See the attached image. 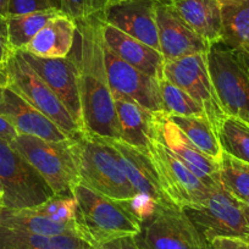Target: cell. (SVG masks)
<instances>
[{"label":"cell","mask_w":249,"mask_h":249,"mask_svg":"<svg viewBox=\"0 0 249 249\" xmlns=\"http://www.w3.org/2000/svg\"><path fill=\"white\" fill-rule=\"evenodd\" d=\"M9 85V78L8 75H6L5 70L3 68H0V88L8 87Z\"/></svg>","instance_id":"38"},{"label":"cell","mask_w":249,"mask_h":249,"mask_svg":"<svg viewBox=\"0 0 249 249\" xmlns=\"http://www.w3.org/2000/svg\"><path fill=\"white\" fill-rule=\"evenodd\" d=\"M242 208H243L244 215H246L247 221H248V225H249V198L246 200V202L242 203Z\"/></svg>","instance_id":"40"},{"label":"cell","mask_w":249,"mask_h":249,"mask_svg":"<svg viewBox=\"0 0 249 249\" xmlns=\"http://www.w3.org/2000/svg\"><path fill=\"white\" fill-rule=\"evenodd\" d=\"M0 225L9 229L45 234V236L66 234V236H77L82 238L80 229L76 225L59 224L38 214L33 209H8L0 207Z\"/></svg>","instance_id":"25"},{"label":"cell","mask_w":249,"mask_h":249,"mask_svg":"<svg viewBox=\"0 0 249 249\" xmlns=\"http://www.w3.org/2000/svg\"><path fill=\"white\" fill-rule=\"evenodd\" d=\"M207 243L208 249H249V241L236 237H216Z\"/></svg>","instance_id":"34"},{"label":"cell","mask_w":249,"mask_h":249,"mask_svg":"<svg viewBox=\"0 0 249 249\" xmlns=\"http://www.w3.org/2000/svg\"><path fill=\"white\" fill-rule=\"evenodd\" d=\"M135 241L141 249H208L204 237L177 207H158L155 214L143 222Z\"/></svg>","instance_id":"10"},{"label":"cell","mask_w":249,"mask_h":249,"mask_svg":"<svg viewBox=\"0 0 249 249\" xmlns=\"http://www.w3.org/2000/svg\"><path fill=\"white\" fill-rule=\"evenodd\" d=\"M73 197L78 207L81 237L94 248L141 233L142 224L124 203L110 199L82 183L76 184Z\"/></svg>","instance_id":"2"},{"label":"cell","mask_w":249,"mask_h":249,"mask_svg":"<svg viewBox=\"0 0 249 249\" xmlns=\"http://www.w3.org/2000/svg\"><path fill=\"white\" fill-rule=\"evenodd\" d=\"M1 204L8 209H31L54 196L37 170L10 144L0 140Z\"/></svg>","instance_id":"5"},{"label":"cell","mask_w":249,"mask_h":249,"mask_svg":"<svg viewBox=\"0 0 249 249\" xmlns=\"http://www.w3.org/2000/svg\"><path fill=\"white\" fill-rule=\"evenodd\" d=\"M121 141L149 157L150 148L158 138L155 114L135 100L114 95Z\"/></svg>","instance_id":"20"},{"label":"cell","mask_w":249,"mask_h":249,"mask_svg":"<svg viewBox=\"0 0 249 249\" xmlns=\"http://www.w3.org/2000/svg\"><path fill=\"white\" fill-rule=\"evenodd\" d=\"M3 69L9 78L8 87L52 120L68 137L76 138L85 133L52 88L20 53L14 50Z\"/></svg>","instance_id":"6"},{"label":"cell","mask_w":249,"mask_h":249,"mask_svg":"<svg viewBox=\"0 0 249 249\" xmlns=\"http://www.w3.org/2000/svg\"><path fill=\"white\" fill-rule=\"evenodd\" d=\"M103 140L115 150L124 175L127 176L128 181L137 191V193L150 197L157 203L158 207H176L162 191L154 165L148 155L121 140H115V138H103Z\"/></svg>","instance_id":"17"},{"label":"cell","mask_w":249,"mask_h":249,"mask_svg":"<svg viewBox=\"0 0 249 249\" xmlns=\"http://www.w3.org/2000/svg\"><path fill=\"white\" fill-rule=\"evenodd\" d=\"M0 115H3L20 135L35 136L50 142H61L70 138L52 120L10 87L0 88Z\"/></svg>","instance_id":"18"},{"label":"cell","mask_w":249,"mask_h":249,"mask_svg":"<svg viewBox=\"0 0 249 249\" xmlns=\"http://www.w3.org/2000/svg\"><path fill=\"white\" fill-rule=\"evenodd\" d=\"M107 80L114 95H124L152 112H165L159 82L117 56L103 42Z\"/></svg>","instance_id":"12"},{"label":"cell","mask_w":249,"mask_h":249,"mask_svg":"<svg viewBox=\"0 0 249 249\" xmlns=\"http://www.w3.org/2000/svg\"><path fill=\"white\" fill-rule=\"evenodd\" d=\"M9 11V0H0V14L8 18Z\"/></svg>","instance_id":"39"},{"label":"cell","mask_w":249,"mask_h":249,"mask_svg":"<svg viewBox=\"0 0 249 249\" xmlns=\"http://www.w3.org/2000/svg\"><path fill=\"white\" fill-rule=\"evenodd\" d=\"M221 44L249 57V0H222Z\"/></svg>","instance_id":"23"},{"label":"cell","mask_w":249,"mask_h":249,"mask_svg":"<svg viewBox=\"0 0 249 249\" xmlns=\"http://www.w3.org/2000/svg\"><path fill=\"white\" fill-rule=\"evenodd\" d=\"M92 249H102V248H99V247H97V248H92Z\"/></svg>","instance_id":"42"},{"label":"cell","mask_w":249,"mask_h":249,"mask_svg":"<svg viewBox=\"0 0 249 249\" xmlns=\"http://www.w3.org/2000/svg\"><path fill=\"white\" fill-rule=\"evenodd\" d=\"M21 56L35 69L36 72L52 88L56 97L65 105L81 130L86 133L78 90V68L72 50L65 57L45 59L25 50H18Z\"/></svg>","instance_id":"13"},{"label":"cell","mask_w":249,"mask_h":249,"mask_svg":"<svg viewBox=\"0 0 249 249\" xmlns=\"http://www.w3.org/2000/svg\"><path fill=\"white\" fill-rule=\"evenodd\" d=\"M100 30L104 44L117 56L155 78L158 82L164 78L165 59L161 53L107 25L104 21H102Z\"/></svg>","instance_id":"19"},{"label":"cell","mask_w":249,"mask_h":249,"mask_svg":"<svg viewBox=\"0 0 249 249\" xmlns=\"http://www.w3.org/2000/svg\"><path fill=\"white\" fill-rule=\"evenodd\" d=\"M102 18L76 22L72 53L78 68V90L86 133L121 140L116 107L105 68Z\"/></svg>","instance_id":"1"},{"label":"cell","mask_w":249,"mask_h":249,"mask_svg":"<svg viewBox=\"0 0 249 249\" xmlns=\"http://www.w3.org/2000/svg\"><path fill=\"white\" fill-rule=\"evenodd\" d=\"M167 117L205 157L219 164L224 152L220 145L216 130L207 117L179 116V115H167Z\"/></svg>","instance_id":"26"},{"label":"cell","mask_w":249,"mask_h":249,"mask_svg":"<svg viewBox=\"0 0 249 249\" xmlns=\"http://www.w3.org/2000/svg\"><path fill=\"white\" fill-rule=\"evenodd\" d=\"M217 137L222 152L249 164V124L227 115L219 127Z\"/></svg>","instance_id":"28"},{"label":"cell","mask_w":249,"mask_h":249,"mask_svg":"<svg viewBox=\"0 0 249 249\" xmlns=\"http://www.w3.org/2000/svg\"><path fill=\"white\" fill-rule=\"evenodd\" d=\"M155 122L160 142L196 176L199 177L208 188H214L221 184L219 179V164L205 157L195 147L165 112H157Z\"/></svg>","instance_id":"16"},{"label":"cell","mask_w":249,"mask_h":249,"mask_svg":"<svg viewBox=\"0 0 249 249\" xmlns=\"http://www.w3.org/2000/svg\"><path fill=\"white\" fill-rule=\"evenodd\" d=\"M149 158L159 177L162 191L177 208L197 207L207 200L210 188L178 158L175 157L159 138L153 143Z\"/></svg>","instance_id":"11"},{"label":"cell","mask_w":249,"mask_h":249,"mask_svg":"<svg viewBox=\"0 0 249 249\" xmlns=\"http://www.w3.org/2000/svg\"><path fill=\"white\" fill-rule=\"evenodd\" d=\"M183 212L207 242L216 237H236L249 241V225L242 203L227 193L221 184L210 188L203 204L186 207Z\"/></svg>","instance_id":"8"},{"label":"cell","mask_w":249,"mask_h":249,"mask_svg":"<svg viewBox=\"0 0 249 249\" xmlns=\"http://www.w3.org/2000/svg\"><path fill=\"white\" fill-rule=\"evenodd\" d=\"M99 248L102 249H141L140 246L136 243L135 237H122V238L115 239V241L107 242L103 244Z\"/></svg>","instance_id":"36"},{"label":"cell","mask_w":249,"mask_h":249,"mask_svg":"<svg viewBox=\"0 0 249 249\" xmlns=\"http://www.w3.org/2000/svg\"><path fill=\"white\" fill-rule=\"evenodd\" d=\"M242 56H243V55H242ZM243 59H244V62H246L247 69H248V72H249V57H247V56H243Z\"/></svg>","instance_id":"41"},{"label":"cell","mask_w":249,"mask_h":249,"mask_svg":"<svg viewBox=\"0 0 249 249\" xmlns=\"http://www.w3.org/2000/svg\"><path fill=\"white\" fill-rule=\"evenodd\" d=\"M38 214L59 224L77 225L78 207L73 196H53L42 205L31 208ZM80 229V227H78ZM81 232V231H80Z\"/></svg>","instance_id":"31"},{"label":"cell","mask_w":249,"mask_h":249,"mask_svg":"<svg viewBox=\"0 0 249 249\" xmlns=\"http://www.w3.org/2000/svg\"><path fill=\"white\" fill-rule=\"evenodd\" d=\"M220 1H222V0H220Z\"/></svg>","instance_id":"45"},{"label":"cell","mask_w":249,"mask_h":249,"mask_svg":"<svg viewBox=\"0 0 249 249\" xmlns=\"http://www.w3.org/2000/svg\"><path fill=\"white\" fill-rule=\"evenodd\" d=\"M207 57L225 112L249 124V72L243 56L217 43L210 47Z\"/></svg>","instance_id":"7"},{"label":"cell","mask_w":249,"mask_h":249,"mask_svg":"<svg viewBox=\"0 0 249 249\" xmlns=\"http://www.w3.org/2000/svg\"><path fill=\"white\" fill-rule=\"evenodd\" d=\"M59 8L57 0H9L8 16L25 15Z\"/></svg>","instance_id":"33"},{"label":"cell","mask_w":249,"mask_h":249,"mask_svg":"<svg viewBox=\"0 0 249 249\" xmlns=\"http://www.w3.org/2000/svg\"><path fill=\"white\" fill-rule=\"evenodd\" d=\"M94 247L77 236H45L0 225V249H92Z\"/></svg>","instance_id":"24"},{"label":"cell","mask_w":249,"mask_h":249,"mask_svg":"<svg viewBox=\"0 0 249 249\" xmlns=\"http://www.w3.org/2000/svg\"><path fill=\"white\" fill-rule=\"evenodd\" d=\"M0 196H1V187H0Z\"/></svg>","instance_id":"43"},{"label":"cell","mask_w":249,"mask_h":249,"mask_svg":"<svg viewBox=\"0 0 249 249\" xmlns=\"http://www.w3.org/2000/svg\"><path fill=\"white\" fill-rule=\"evenodd\" d=\"M60 8L50 10L38 11V13L25 14V15L8 16V32L9 42L11 49L18 52L25 50L31 40L37 36V33L49 22L52 18L60 15Z\"/></svg>","instance_id":"27"},{"label":"cell","mask_w":249,"mask_h":249,"mask_svg":"<svg viewBox=\"0 0 249 249\" xmlns=\"http://www.w3.org/2000/svg\"><path fill=\"white\" fill-rule=\"evenodd\" d=\"M219 179L222 188L239 203L249 198V164L222 153L219 162Z\"/></svg>","instance_id":"29"},{"label":"cell","mask_w":249,"mask_h":249,"mask_svg":"<svg viewBox=\"0 0 249 249\" xmlns=\"http://www.w3.org/2000/svg\"><path fill=\"white\" fill-rule=\"evenodd\" d=\"M11 145L37 170L55 196H73L76 184L80 183L77 137L50 142L18 135Z\"/></svg>","instance_id":"3"},{"label":"cell","mask_w":249,"mask_h":249,"mask_svg":"<svg viewBox=\"0 0 249 249\" xmlns=\"http://www.w3.org/2000/svg\"><path fill=\"white\" fill-rule=\"evenodd\" d=\"M107 0H59V8L64 15L75 22L102 18Z\"/></svg>","instance_id":"32"},{"label":"cell","mask_w":249,"mask_h":249,"mask_svg":"<svg viewBox=\"0 0 249 249\" xmlns=\"http://www.w3.org/2000/svg\"><path fill=\"white\" fill-rule=\"evenodd\" d=\"M178 18L210 45L221 42L220 0H167Z\"/></svg>","instance_id":"21"},{"label":"cell","mask_w":249,"mask_h":249,"mask_svg":"<svg viewBox=\"0 0 249 249\" xmlns=\"http://www.w3.org/2000/svg\"><path fill=\"white\" fill-rule=\"evenodd\" d=\"M160 53L165 61L193 54H208L212 45L178 18L167 0L157 1Z\"/></svg>","instance_id":"15"},{"label":"cell","mask_w":249,"mask_h":249,"mask_svg":"<svg viewBox=\"0 0 249 249\" xmlns=\"http://www.w3.org/2000/svg\"><path fill=\"white\" fill-rule=\"evenodd\" d=\"M159 88L166 115L207 117L204 110L197 102L165 77L159 81Z\"/></svg>","instance_id":"30"},{"label":"cell","mask_w":249,"mask_h":249,"mask_svg":"<svg viewBox=\"0 0 249 249\" xmlns=\"http://www.w3.org/2000/svg\"><path fill=\"white\" fill-rule=\"evenodd\" d=\"M0 204H1V196H0Z\"/></svg>","instance_id":"44"},{"label":"cell","mask_w":249,"mask_h":249,"mask_svg":"<svg viewBox=\"0 0 249 249\" xmlns=\"http://www.w3.org/2000/svg\"><path fill=\"white\" fill-rule=\"evenodd\" d=\"M77 26L64 14L52 18L26 47L25 52L45 59L65 57L75 44Z\"/></svg>","instance_id":"22"},{"label":"cell","mask_w":249,"mask_h":249,"mask_svg":"<svg viewBox=\"0 0 249 249\" xmlns=\"http://www.w3.org/2000/svg\"><path fill=\"white\" fill-rule=\"evenodd\" d=\"M157 1L158 0H107L102 20L160 52Z\"/></svg>","instance_id":"14"},{"label":"cell","mask_w":249,"mask_h":249,"mask_svg":"<svg viewBox=\"0 0 249 249\" xmlns=\"http://www.w3.org/2000/svg\"><path fill=\"white\" fill-rule=\"evenodd\" d=\"M13 52L9 42L8 18L0 14V68H4Z\"/></svg>","instance_id":"35"},{"label":"cell","mask_w":249,"mask_h":249,"mask_svg":"<svg viewBox=\"0 0 249 249\" xmlns=\"http://www.w3.org/2000/svg\"><path fill=\"white\" fill-rule=\"evenodd\" d=\"M77 141L80 183L121 203L138 195L124 175L115 150L103 138L82 133Z\"/></svg>","instance_id":"4"},{"label":"cell","mask_w":249,"mask_h":249,"mask_svg":"<svg viewBox=\"0 0 249 249\" xmlns=\"http://www.w3.org/2000/svg\"><path fill=\"white\" fill-rule=\"evenodd\" d=\"M18 135H20V133L18 132V130L14 127L13 124H11L3 115H0V140L5 141V142L10 143L11 144Z\"/></svg>","instance_id":"37"},{"label":"cell","mask_w":249,"mask_h":249,"mask_svg":"<svg viewBox=\"0 0 249 249\" xmlns=\"http://www.w3.org/2000/svg\"><path fill=\"white\" fill-rule=\"evenodd\" d=\"M164 77L184 90L202 107L215 130L219 127L227 114L217 98L207 54H193L165 61Z\"/></svg>","instance_id":"9"}]
</instances>
